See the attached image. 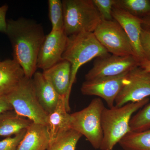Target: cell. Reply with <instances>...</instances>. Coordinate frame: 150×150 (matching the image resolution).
Wrapping results in <instances>:
<instances>
[{
	"label": "cell",
	"instance_id": "3957f363",
	"mask_svg": "<svg viewBox=\"0 0 150 150\" xmlns=\"http://www.w3.org/2000/svg\"><path fill=\"white\" fill-rule=\"evenodd\" d=\"M110 55L100 44L93 33L82 32L68 36L67 47L62 56L63 60L71 66L70 89L71 91L79 69L94 58Z\"/></svg>",
	"mask_w": 150,
	"mask_h": 150
},
{
	"label": "cell",
	"instance_id": "5bb4252c",
	"mask_svg": "<svg viewBox=\"0 0 150 150\" xmlns=\"http://www.w3.org/2000/svg\"><path fill=\"white\" fill-rule=\"evenodd\" d=\"M32 79L38 100L48 115L55 110L61 96L43 73L35 72Z\"/></svg>",
	"mask_w": 150,
	"mask_h": 150
},
{
	"label": "cell",
	"instance_id": "7c38bea8",
	"mask_svg": "<svg viewBox=\"0 0 150 150\" xmlns=\"http://www.w3.org/2000/svg\"><path fill=\"white\" fill-rule=\"evenodd\" d=\"M112 15L113 19L121 25L129 38L135 57L140 63L146 60L140 41L143 29L142 19L115 7L112 10Z\"/></svg>",
	"mask_w": 150,
	"mask_h": 150
},
{
	"label": "cell",
	"instance_id": "cb8c5ba5",
	"mask_svg": "<svg viewBox=\"0 0 150 150\" xmlns=\"http://www.w3.org/2000/svg\"><path fill=\"white\" fill-rule=\"evenodd\" d=\"M115 0H93L94 4L99 12L103 20L110 21L113 19L112 10Z\"/></svg>",
	"mask_w": 150,
	"mask_h": 150
},
{
	"label": "cell",
	"instance_id": "9c48e42d",
	"mask_svg": "<svg viewBox=\"0 0 150 150\" xmlns=\"http://www.w3.org/2000/svg\"><path fill=\"white\" fill-rule=\"evenodd\" d=\"M140 62L134 56L109 55L96 58L93 67L85 76L86 81L108 77L116 76L129 73L140 66Z\"/></svg>",
	"mask_w": 150,
	"mask_h": 150
},
{
	"label": "cell",
	"instance_id": "4dcf8cb0",
	"mask_svg": "<svg viewBox=\"0 0 150 150\" xmlns=\"http://www.w3.org/2000/svg\"></svg>",
	"mask_w": 150,
	"mask_h": 150
},
{
	"label": "cell",
	"instance_id": "ba28073f",
	"mask_svg": "<svg viewBox=\"0 0 150 150\" xmlns=\"http://www.w3.org/2000/svg\"><path fill=\"white\" fill-rule=\"evenodd\" d=\"M150 96V72L139 66L126 75L115 105L121 107L129 103L139 102Z\"/></svg>",
	"mask_w": 150,
	"mask_h": 150
},
{
	"label": "cell",
	"instance_id": "30bf717a",
	"mask_svg": "<svg viewBox=\"0 0 150 150\" xmlns=\"http://www.w3.org/2000/svg\"><path fill=\"white\" fill-rule=\"evenodd\" d=\"M68 36L64 30H51L46 36L38 56L37 68L45 71L62 61Z\"/></svg>",
	"mask_w": 150,
	"mask_h": 150
},
{
	"label": "cell",
	"instance_id": "7402d4cb",
	"mask_svg": "<svg viewBox=\"0 0 150 150\" xmlns=\"http://www.w3.org/2000/svg\"><path fill=\"white\" fill-rule=\"evenodd\" d=\"M131 132H139L150 129V103L140 109L130 122Z\"/></svg>",
	"mask_w": 150,
	"mask_h": 150
},
{
	"label": "cell",
	"instance_id": "f546056e",
	"mask_svg": "<svg viewBox=\"0 0 150 150\" xmlns=\"http://www.w3.org/2000/svg\"><path fill=\"white\" fill-rule=\"evenodd\" d=\"M140 67L150 72V60H145L141 62Z\"/></svg>",
	"mask_w": 150,
	"mask_h": 150
},
{
	"label": "cell",
	"instance_id": "9a60e30c",
	"mask_svg": "<svg viewBox=\"0 0 150 150\" xmlns=\"http://www.w3.org/2000/svg\"><path fill=\"white\" fill-rule=\"evenodd\" d=\"M21 67L14 59L0 62V96H6L13 91L24 77Z\"/></svg>",
	"mask_w": 150,
	"mask_h": 150
},
{
	"label": "cell",
	"instance_id": "d4e9b609",
	"mask_svg": "<svg viewBox=\"0 0 150 150\" xmlns=\"http://www.w3.org/2000/svg\"><path fill=\"white\" fill-rule=\"evenodd\" d=\"M27 129L23 130L13 137H8L0 141V150H16Z\"/></svg>",
	"mask_w": 150,
	"mask_h": 150
},
{
	"label": "cell",
	"instance_id": "8fae6325",
	"mask_svg": "<svg viewBox=\"0 0 150 150\" xmlns=\"http://www.w3.org/2000/svg\"><path fill=\"white\" fill-rule=\"evenodd\" d=\"M127 74L86 81L82 85L81 92L84 95L99 97L104 100L109 108H111L115 105V99Z\"/></svg>",
	"mask_w": 150,
	"mask_h": 150
},
{
	"label": "cell",
	"instance_id": "484cf974",
	"mask_svg": "<svg viewBox=\"0 0 150 150\" xmlns=\"http://www.w3.org/2000/svg\"><path fill=\"white\" fill-rule=\"evenodd\" d=\"M140 41L145 59L150 60V28H143Z\"/></svg>",
	"mask_w": 150,
	"mask_h": 150
},
{
	"label": "cell",
	"instance_id": "603a6c76",
	"mask_svg": "<svg viewBox=\"0 0 150 150\" xmlns=\"http://www.w3.org/2000/svg\"><path fill=\"white\" fill-rule=\"evenodd\" d=\"M48 5L49 19L52 25L51 30H64V11L62 1L49 0Z\"/></svg>",
	"mask_w": 150,
	"mask_h": 150
},
{
	"label": "cell",
	"instance_id": "5b68a950",
	"mask_svg": "<svg viewBox=\"0 0 150 150\" xmlns=\"http://www.w3.org/2000/svg\"><path fill=\"white\" fill-rule=\"evenodd\" d=\"M101 98L93 99L82 110L70 114V127L84 136L96 149L100 148L103 138L101 115L105 108Z\"/></svg>",
	"mask_w": 150,
	"mask_h": 150
},
{
	"label": "cell",
	"instance_id": "6da1fadb",
	"mask_svg": "<svg viewBox=\"0 0 150 150\" xmlns=\"http://www.w3.org/2000/svg\"><path fill=\"white\" fill-rule=\"evenodd\" d=\"M5 33L13 51L14 60L22 68L25 76L32 78L37 69L38 56L46 35L42 25L25 18L7 21Z\"/></svg>",
	"mask_w": 150,
	"mask_h": 150
},
{
	"label": "cell",
	"instance_id": "52a82bcc",
	"mask_svg": "<svg viewBox=\"0 0 150 150\" xmlns=\"http://www.w3.org/2000/svg\"><path fill=\"white\" fill-rule=\"evenodd\" d=\"M93 33L100 44L112 55L135 56L129 38L115 20H102Z\"/></svg>",
	"mask_w": 150,
	"mask_h": 150
},
{
	"label": "cell",
	"instance_id": "8992f818",
	"mask_svg": "<svg viewBox=\"0 0 150 150\" xmlns=\"http://www.w3.org/2000/svg\"><path fill=\"white\" fill-rule=\"evenodd\" d=\"M6 97L16 113L33 123L46 126L48 114L38 102L32 78L25 76Z\"/></svg>",
	"mask_w": 150,
	"mask_h": 150
},
{
	"label": "cell",
	"instance_id": "4fadbf2b",
	"mask_svg": "<svg viewBox=\"0 0 150 150\" xmlns=\"http://www.w3.org/2000/svg\"><path fill=\"white\" fill-rule=\"evenodd\" d=\"M71 66L69 62L62 60L48 69L43 74L52 85L58 94L65 98V104L68 112L70 111L69 98Z\"/></svg>",
	"mask_w": 150,
	"mask_h": 150
},
{
	"label": "cell",
	"instance_id": "e0dca14e",
	"mask_svg": "<svg viewBox=\"0 0 150 150\" xmlns=\"http://www.w3.org/2000/svg\"><path fill=\"white\" fill-rule=\"evenodd\" d=\"M50 142L46 126L33 123L16 150H46Z\"/></svg>",
	"mask_w": 150,
	"mask_h": 150
},
{
	"label": "cell",
	"instance_id": "d6986e66",
	"mask_svg": "<svg viewBox=\"0 0 150 150\" xmlns=\"http://www.w3.org/2000/svg\"><path fill=\"white\" fill-rule=\"evenodd\" d=\"M118 144L123 150H150V129L142 132L130 131Z\"/></svg>",
	"mask_w": 150,
	"mask_h": 150
},
{
	"label": "cell",
	"instance_id": "ac0fdd59",
	"mask_svg": "<svg viewBox=\"0 0 150 150\" xmlns=\"http://www.w3.org/2000/svg\"><path fill=\"white\" fill-rule=\"evenodd\" d=\"M33 123L31 120L18 115L15 111H6L0 114V137H10L27 129Z\"/></svg>",
	"mask_w": 150,
	"mask_h": 150
},
{
	"label": "cell",
	"instance_id": "f1b7e54d",
	"mask_svg": "<svg viewBox=\"0 0 150 150\" xmlns=\"http://www.w3.org/2000/svg\"><path fill=\"white\" fill-rule=\"evenodd\" d=\"M142 21V24L146 28H150V13L144 17L141 18Z\"/></svg>",
	"mask_w": 150,
	"mask_h": 150
},
{
	"label": "cell",
	"instance_id": "7a4b0ae2",
	"mask_svg": "<svg viewBox=\"0 0 150 150\" xmlns=\"http://www.w3.org/2000/svg\"><path fill=\"white\" fill-rule=\"evenodd\" d=\"M149 98L141 101L129 103L121 107H105L101 115L103 138L99 149L113 150L131 131L130 122L133 114L149 103Z\"/></svg>",
	"mask_w": 150,
	"mask_h": 150
},
{
	"label": "cell",
	"instance_id": "83f0119b",
	"mask_svg": "<svg viewBox=\"0 0 150 150\" xmlns=\"http://www.w3.org/2000/svg\"><path fill=\"white\" fill-rule=\"evenodd\" d=\"M13 110L6 96H0V114L6 111Z\"/></svg>",
	"mask_w": 150,
	"mask_h": 150
},
{
	"label": "cell",
	"instance_id": "277c9868",
	"mask_svg": "<svg viewBox=\"0 0 150 150\" xmlns=\"http://www.w3.org/2000/svg\"><path fill=\"white\" fill-rule=\"evenodd\" d=\"M64 31L67 36L93 33L103 19L93 0H64Z\"/></svg>",
	"mask_w": 150,
	"mask_h": 150
},
{
	"label": "cell",
	"instance_id": "ffe728a7",
	"mask_svg": "<svg viewBox=\"0 0 150 150\" xmlns=\"http://www.w3.org/2000/svg\"><path fill=\"white\" fill-rule=\"evenodd\" d=\"M82 137V134L74 129H68L50 142L46 150H76L77 144Z\"/></svg>",
	"mask_w": 150,
	"mask_h": 150
},
{
	"label": "cell",
	"instance_id": "4316f807",
	"mask_svg": "<svg viewBox=\"0 0 150 150\" xmlns=\"http://www.w3.org/2000/svg\"><path fill=\"white\" fill-rule=\"evenodd\" d=\"M8 9V6L5 5L0 7V32L5 33L7 27L6 14Z\"/></svg>",
	"mask_w": 150,
	"mask_h": 150
},
{
	"label": "cell",
	"instance_id": "44dd1931",
	"mask_svg": "<svg viewBox=\"0 0 150 150\" xmlns=\"http://www.w3.org/2000/svg\"><path fill=\"white\" fill-rule=\"evenodd\" d=\"M115 7L142 18L150 13L149 0H115Z\"/></svg>",
	"mask_w": 150,
	"mask_h": 150
},
{
	"label": "cell",
	"instance_id": "2e32d148",
	"mask_svg": "<svg viewBox=\"0 0 150 150\" xmlns=\"http://www.w3.org/2000/svg\"><path fill=\"white\" fill-rule=\"evenodd\" d=\"M46 126L50 142L68 129H71L70 114L67 111L65 104V98L64 97H60L55 110L48 114Z\"/></svg>",
	"mask_w": 150,
	"mask_h": 150
}]
</instances>
